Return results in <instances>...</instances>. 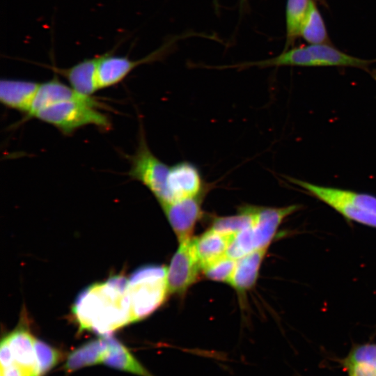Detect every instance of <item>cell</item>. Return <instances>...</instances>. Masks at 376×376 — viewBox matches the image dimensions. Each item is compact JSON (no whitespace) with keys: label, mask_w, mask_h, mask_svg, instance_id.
<instances>
[{"label":"cell","mask_w":376,"mask_h":376,"mask_svg":"<svg viewBox=\"0 0 376 376\" xmlns=\"http://www.w3.org/2000/svg\"><path fill=\"white\" fill-rule=\"evenodd\" d=\"M202 269L194 238L180 242V246L167 268V284L171 293H183L196 280Z\"/></svg>","instance_id":"obj_5"},{"label":"cell","mask_w":376,"mask_h":376,"mask_svg":"<svg viewBox=\"0 0 376 376\" xmlns=\"http://www.w3.org/2000/svg\"><path fill=\"white\" fill-rule=\"evenodd\" d=\"M299 35L313 45L322 44L327 40V36L324 22L315 3L311 0Z\"/></svg>","instance_id":"obj_20"},{"label":"cell","mask_w":376,"mask_h":376,"mask_svg":"<svg viewBox=\"0 0 376 376\" xmlns=\"http://www.w3.org/2000/svg\"><path fill=\"white\" fill-rule=\"evenodd\" d=\"M167 268L148 265L135 270L127 281L133 322L143 319L157 309L166 299L169 288Z\"/></svg>","instance_id":"obj_3"},{"label":"cell","mask_w":376,"mask_h":376,"mask_svg":"<svg viewBox=\"0 0 376 376\" xmlns=\"http://www.w3.org/2000/svg\"><path fill=\"white\" fill-rule=\"evenodd\" d=\"M267 249L255 250L237 260L229 283L237 290L244 292L256 283Z\"/></svg>","instance_id":"obj_17"},{"label":"cell","mask_w":376,"mask_h":376,"mask_svg":"<svg viewBox=\"0 0 376 376\" xmlns=\"http://www.w3.org/2000/svg\"><path fill=\"white\" fill-rule=\"evenodd\" d=\"M108 336L91 340L72 351L67 357L64 369L68 373L100 364L108 345Z\"/></svg>","instance_id":"obj_18"},{"label":"cell","mask_w":376,"mask_h":376,"mask_svg":"<svg viewBox=\"0 0 376 376\" xmlns=\"http://www.w3.org/2000/svg\"><path fill=\"white\" fill-rule=\"evenodd\" d=\"M166 49H160L145 57L132 60L128 56L114 54V49L97 56V80L100 89L115 86L123 80L140 65L159 60Z\"/></svg>","instance_id":"obj_6"},{"label":"cell","mask_w":376,"mask_h":376,"mask_svg":"<svg viewBox=\"0 0 376 376\" xmlns=\"http://www.w3.org/2000/svg\"><path fill=\"white\" fill-rule=\"evenodd\" d=\"M365 363L376 368V344H366L354 347L345 364Z\"/></svg>","instance_id":"obj_24"},{"label":"cell","mask_w":376,"mask_h":376,"mask_svg":"<svg viewBox=\"0 0 376 376\" xmlns=\"http://www.w3.org/2000/svg\"><path fill=\"white\" fill-rule=\"evenodd\" d=\"M91 97L82 95L70 85L61 82L56 75L47 81L40 83L33 102L31 111L26 116V119L33 116L40 109L54 104L74 100H84Z\"/></svg>","instance_id":"obj_15"},{"label":"cell","mask_w":376,"mask_h":376,"mask_svg":"<svg viewBox=\"0 0 376 376\" xmlns=\"http://www.w3.org/2000/svg\"><path fill=\"white\" fill-rule=\"evenodd\" d=\"M36 358L38 376H44L61 360L63 354L47 343L36 339Z\"/></svg>","instance_id":"obj_22"},{"label":"cell","mask_w":376,"mask_h":376,"mask_svg":"<svg viewBox=\"0 0 376 376\" xmlns=\"http://www.w3.org/2000/svg\"><path fill=\"white\" fill-rule=\"evenodd\" d=\"M210 185L206 184L199 169L194 164L182 161L170 166L167 187L170 203L205 195Z\"/></svg>","instance_id":"obj_7"},{"label":"cell","mask_w":376,"mask_h":376,"mask_svg":"<svg viewBox=\"0 0 376 376\" xmlns=\"http://www.w3.org/2000/svg\"><path fill=\"white\" fill-rule=\"evenodd\" d=\"M235 235L211 228L199 237L194 238L196 253L203 269L227 256Z\"/></svg>","instance_id":"obj_14"},{"label":"cell","mask_w":376,"mask_h":376,"mask_svg":"<svg viewBox=\"0 0 376 376\" xmlns=\"http://www.w3.org/2000/svg\"><path fill=\"white\" fill-rule=\"evenodd\" d=\"M311 0H288L286 6V47L297 38Z\"/></svg>","instance_id":"obj_21"},{"label":"cell","mask_w":376,"mask_h":376,"mask_svg":"<svg viewBox=\"0 0 376 376\" xmlns=\"http://www.w3.org/2000/svg\"><path fill=\"white\" fill-rule=\"evenodd\" d=\"M375 61L354 57L327 45H311L301 48V67L347 66L367 70L368 66Z\"/></svg>","instance_id":"obj_10"},{"label":"cell","mask_w":376,"mask_h":376,"mask_svg":"<svg viewBox=\"0 0 376 376\" xmlns=\"http://www.w3.org/2000/svg\"><path fill=\"white\" fill-rule=\"evenodd\" d=\"M8 344L15 365L23 376H38L35 345L36 338L23 326L3 338Z\"/></svg>","instance_id":"obj_11"},{"label":"cell","mask_w":376,"mask_h":376,"mask_svg":"<svg viewBox=\"0 0 376 376\" xmlns=\"http://www.w3.org/2000/svg\"><path fill=\"white\" fill-rule=\"evenodd\" d=\"M1 376H23L19 369L14 364L7 368H1Z\"/></svg>","instance_id":"obj_26"},{"label":"cell","mask_w":376,"mask_h":376,"mask_svg":"<svg viewBox=\"0 0 376 376\" xmlns=\"http://www.w3.org/2000/svg\"><path fill=\"white\" fill-rule=\"evenodd\" d=\"M125 277L93 284L77 296L72 313L79 329L103 336L133 322Z\"/></svg>","instance_id":"obj_1"},{"label":"cell","mask_w":376,"mask_h":376,"mask_svg":"<svg viewBox=\"0 0 376 376\" xmlns=\"http://www.w3.org/2000/svg\"><path fill=\"white\" fill-rule=\"evenodd\" d=\"M350 376H376V368L365 363L346 364Z\"/></svg>","instance_id":"obj_25"},{"label":"cell","mask_w":376,"mask_h":376,"mask_svg":"<svg viewBox=\"0 0 376 376\" xmlns=\"http://www.w3.org/2000/svg\"><path fill=\"white\" fill-rule=\"evenodd\" d=\"M97 56L81 61L69 68L46 65L56 75L64 77L79 94L92 97L99 90L97 80Z\"/></svg>","instance_id":"obj_12"},{"label":"cell","mask_w":376,"mask_h":376,"mask_svg":"<svg viewBox=\"0 0 376 376\" xmlns=\"http://www.w3.org/2000/svg\"><path fill=\"white\" fill-rule=\"evenodd\" d=\"M254 221V206H244L236 215L216 218L212 228L221 233L236 235L253 226Z\"/></svg>","instance_id":"obj_19"},{"label":"cell","mask_w":376,"mask_h":376,"mask_svg":"<svg viewBox=\"0 0 376 376\" xmlns=\"http://www.w3.org/2000/svg\"><path fill=\"white\" fill-rule=\"evenodd\" d=\"M236 263L237 260L226 256L203 270L208 279L229 283Z\"/></svg>","instance_id":"obj_23"},{"label":"cell","mask_w":376,"mask_h":376,"mask_svg":"<svg viewBox=\"0 0 376 376\" xmlns=\"http://www.w3.org/2000/svg\"><path fill=\"white\" fill-rule=\"evenodd\" d=\"M40 83L21 79H1L0 101L6 107L25 113L31 111Z\"/></svg>","instance_id":"obj_13"},{"label":"cell","mask_w":376,"mask_h":376,"mask_svg":"<svg viewBox=\"0 0 376 376\" xmlns=\"http://www.w3.org/2000/svg\"><path fill=\"white\" fill-rule=\"evenodd\" d=\"M130 178L145 185L156 197L160 205L170 203L167 179L170 166L157 158L149 148L143 125L140 126L137 148L130 157Z\"/></svg>","instance_id":"obj_4"},{"label":"cell","mask_w":376,"mask_h":376,"mask_svg":"<svg viewBox=\"0 0 376 376\" xmlns=\"http://www.w3.org/2000/svg\"><path fill=\"white\" fill-rule=\"evenodd\" d=\"M101 363L139 376H152L123 344L109 336Z\"/></svg>","instance_id":"obj_16"},{"label":"cell","mask_w":376,"mask_h":376,"mask_svg":"<svg viewBox=\"0 0 376 376\" xmlns=\"http://www.w3.org/2000/svg\"><path fill=\"white\" fill-rule=\"evenodd\" d=\"M203 196L187 198L162 205L180 242L191 238L195 224L202 214Z\"/></svg>","instance_id":"obj_8"},{"label":"cell","mask_w":376,"mask_h":376,"mask_svg":"<svg viewBox=\"0 0 376 376\" xmlns=\"http://www.w3.org/2000/svg\"><path fill=\"white\" fill-rule=\"evenodd\" d=\"M301 208L294 204L281 207H254L255 221L251 226L256 249H267L283 220Z\"/></svg>","instance_id":"obj_9"},{"label":"cell","mask_w":376,"mask_h":376,"mask_svg":"<svg viewBox=\"0 0 376 376\" xmlns=\"http://www.w3.org/2000/svg\"><path fill=\"white\" fill-rule=\"evenodd\" d=\"M101 104L93 97L58 102L38 111L33 118L48 123L65 135L86 125L101 130L111 127L109 117L99 111Z\"/></svg>","instance_id":"obj_2"}]
</instances>
